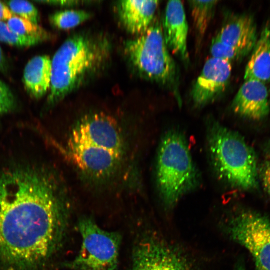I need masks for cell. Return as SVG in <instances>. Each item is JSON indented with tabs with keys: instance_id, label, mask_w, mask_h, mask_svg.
<instances>
[{
	"instance_id": "1",
	"label": "cell",
	"mask_w": 270,
	"mask_h": 270,
	"mask_svg": "<svg viewBox=\"0 0 270 270\" xmlns=\"http://www.w3.org/2000/svg\"><path fill=\"white\" fill-rule=\"evenodd\" d=\"M67 186L44 166L0 172V264L34 270L52 256L64 232Z\"/></svg>"
},
{
	"instance_id": "2",
	"label": "cell",
	"mask_w": 270,
	"mask_h": 270,
	"mask_svg": "<svg viewBox=\"0 0 270 270\" xmlns=\"http://www.w3.org/2000/svg\"><path fill=\"white\" fill-rule=\"evenodd\" d=\"M128 126L102 111L82 114L68 124L56 145L78 175L91 188L110 190L128 186L134 173Z\"/></svg>"
},
{
	"instance_id": "3",
	"label": "cell",
	"mask_w": 270,
	"mask_h": 270,
	"mask_svg": "<svg viewBox=\"0 0 270 270\" xmlns=\"http://www.w3.org/2000/svg\"><path fill=\"white\" fill-rule=\"evenodd\" d=\"M111 48L108 40L101 35L80 33L68 38L52 60L48 104L60 102L101 72Z\"/></svg>"
},
{
	"instance_id": "4",
	"label": "cell",
	"mask_w": 270,
	"mask_h": 270,
	"mask_svg": "<svg viewBox=\"0 0 270 270\" xmlns=\"http://www.w3.org/2000/svg\"><path fill=\"white\" fill-rule=\"evenodd\" d=\"M207 138L210 160L220 178L240 190L256 188V156L244 138L215 120L208 124Z\"/></svg>"
},
{
	"instance_id": "5",
	"label": "cell",
	"mask_w": 270,
	"mask_h": 270,
	"mask_svg": "<svg viewBox=\"0 0 270 270\" xmlns=\"http://www.w3.org/2000/svg\"><path fill=\"white\" fill-rule=\"evenodd\" d=\"M156 178L164 206L170 208L200 184V176L185 136L172 130L162 136L158 148Z\"/></svg>"
},
{
	"instance_id": "6",
	"label": "cell",
	"mask_w": 270,
	"mask_h": 270,
	"mask_svg": "<svg viewBox=\"0 0 270 270\" xmlns=\"http://www.w3.org/2000/svg\"><path fill=\"white\" fill-rule=\"evenodd\" d=\"M124 52L141 76L171 89L176 88L178 70L166 44L160 20L154 18L146 32L126 42Z\"/></svg>"
},
{
	"instance_id": "7",
	"label": "cell",
	"mask_w": 270,
	"mask_h": 270,
	"mask_svg": "<svg viewBox=\"0 0 270 270\" xmlns=\"http://www.w3.org/2000/svg\"><path fill=\"white\" fill-rule=\"evenodd\" d=\"M82 241L78 254L66 266L74 270H117L120 236L105 231L92 219L78 223Z\"/></svg>"
},
{
	"instance_id": "8",
	"label": "cell",
	"mask_w": 270,
	"mask_h": 270,
	"mask_svg": "<svg viewBox=\"0 0 270 270\" xmlns=\"http://www.w3.org/2000/svg\"><path fill=\"white\" fill-rule=\"evenodd\" d=\"M228 228L233 240L251 254L256 270H270V219L244 212L232 219Z\"/></svg>"
},
{
	"instance_id": "9",
	"label": "cell",
	"mask_w": 270,
	"mask_h": 270,
	"mask_svg": "<svg viewBox=\"0 0 270 270\" xmlns=\"http://www.w3.org/2000/svg\"><path fill=\"white\" fill-rule=\"evenodd\" d=\"M132 270H190L181 254L164 242L154 238L141 241L134 253Z\"/></svg>"
},
{
	"instance_id": "10",
	"label": "cell",
	"mask_w": 270,
	"mask_h": 270,
	"mask_svg": "<svg viewBox=\"0 0 270 270\" xmlns=\"http://www.w3.org/2000/svg\"><path fill=\"white\" fill-rule=\"evenodd\" d=\"M232 72L231 62L214 58L208 59L192 88L194 104L203 107L220 98L228 86Z\"/></svg>"
},
{
	"instance_id": "11",
	"label": "cell",
	"mask_w": 270,
	"mask_h": 270,
	"mask_svg": "<svg viewBox=\"0 0 270 270\" xmlns=\"http://www.w3.org/2000/svg\"><path fill=\"white\" fill-rule=\"evenodd\" d=\"M162 27L168 50L184 62H188V26L184 8L181 1L170 0L167 3Z\"/></svg>"
},
{
	"instance_id": "12",
	"label": "cell",
	"mask_w": 270,
	"mask_h": 270,
	"mask_svg": "<svg viewBox=\"0 0 270 270\" xmlns=\"http://www.w3.org/2000/svg\"><path fill=\"white\" fill-rule=\"evenodd\" d=\"M268 96L266 84L256 80H245L232 102V110L244 118L260 120L270 112Z\"/></svg>"
},
{
	"instance_id": "13",
	"label": "cell",
	"mask_w": 270,
	"mask_h": 270,
	"mask_svg": "<svg viewBox=\"0 0 270 270\" xmlns=\"http://www.w3.org/2000/svg\"><path fill=\"white\" fill-rule=\"evenodd\" d=\"M215 38L244 56L252 52L257 42L256 24L253 18L248 14L233 16Z\"/></svg>"
},
{
	"instance_id": "14",
	"label": "cell",
	"mask_w": 270,
	"mask_h": 270,
	"mask_svg": "<svg viewBox=\"0 0 270 270\" xmlns=\"http://www.w3.org/2000/svg\"><path fill=\"white\" fill-rule=\"evenodd\" d=\"M158 0H122L118 4L120 20L125 29L132 34L146 32L154 19Z\"/></svg>"
},
{
	"instance_id": "15",
	"label": "cell",
	"mask_w": 270,
	"mask_h": 270,
	"mask_svg": "<svg viewBox=\"0 0 270 270\" xmlns=\"http://www.w3.org/2000/svg\"><path fill=\"white\" fill-rule=\"evenodd\" d=\"M52 60L47 56L33 58L26 65L24 72V84L28 94L38 99L50 88Z\"/></svg>"
},
{
	"instance_id": "16",
	"label": "cell",
	"mask_w": 270,
	"mask_h": 270,
	"mask_svg": "<svg viewBox=\"0 0 270 270\" xmlns=\"http://www.w3.org/2000/svg\"><path fill=\"white\" fill-rule=\"evenodd\" d=\"M246 66L244 80L270 82V25L262 28Z\"/></svg>"
},
{
	"instance_id": "17",
	"label": "cell",
	"mask_w": 270,
	"mask_h": 270,
	"mask_svg": "<svg viewBox=\"0 0 270 270\" xmlns=\"http://www.w3.org/2000/svg\"><path fill=\"white\" fill-rule=\"evenodd\" d=\"M192 16L200 46L212 21L218 0H190Z\"/></svg>"
},
{
	"instance_id": "18",
	"label": "cell",
	"mask_w": 270,
	"mask_h": 270,
	"mask_svg": "<svg viewBox=\"0 0 270 270\" xmlns=\"http://www.w3.org/2000/svg\"><path fill=\"white\" fill-rule=\"evenodd\" d=\"M11 30L17 35L38 40L42 42L52 38V34L38 24L14 16L7 22Z\"/></svg>"
},
{
	"instance_id": "19",
	"label": "cell",
	"mask_w": 270,
	"mask_h": 270,
	"mask_svg": "<svg viewBox=\"0 0 270 270\" xmlns=\"http://www.w3.org/2000/svg\"><path fill=\"white\" fill-rule=\"evenodd\" d=\"M90 13L82 10H68L56 12L50 17L51 24L62 30L74 28L90 19Z\"/></svg>"
},
{
	"instance_id": "20",
	"label": "cell",
	"mask_w": 270,
	"mask_h": 270,
	"mask_svg": "<svg viewBox=\"0 0 270 270\" xmlns=\"http://www.w3.org/2000/svg\"><path fill=\"white\" fill-rule=\"evenodd\" d=\"M0 42L19 47L30 46L42 42L36 39L17 35L11 30L7 24L2 21H0Z\"/></svg>"
},
{
	"instance_id": "21",
	"label": "cell",
	"mask_w": 270,
	"mask_h": 270,
	"mask_svg": "<svg viewBox=\"0 0 270 270\" xmlns=\"http://www.w3.org/2000/svg\"><path fill=\"white\" fill-rule=\"evenodd\" d=\"M10 10L20 18L38 24L39 16L36 8L30 2L26 0H10L6 2Z\"/></svg>"
},
{
	"instance_id": "22",
	"label": "cell",
	"mask_w": 270,
	"mask_h": 270,
	"mask_svg": "<svg viewBox=\"0 0 270 270\" xmlns=\"http://www.w3.org/2000/svg\"><path fill=\"white\" fill-rule=\"evenodd\" d=\"M210 52L212 58L226 60L231 62L232 60L242 57L236 50L215 38L212 40Z\"/></svg>"
},
{
	"instance_id": "23",
	"label": "cell",
	"mask_w": 270,
	"mask_h": 270,
	"mask_svg": "<svg viewBox=\"0 0 270 270\" xmlns=\"http://www.w3.org/2000/svg\"><path fill=\"white\" fill-rule=\"evenodd\" d=\"M16 106V100L12 91L0 80V115L13 110Z\"/></svg>"
},
{
	"instance_id": "24",
	"label": "cell",
	"mask_w": 270,
	"mask_h": 270,
	"mask_svg": "<svg viewBox=\"0 0 270 270\" xmlns=\"http://www.w3.org/2000/svg\"><path fill=\"white\" fill-rule=\"evenodd\" d=\"M262 180L264 190L270 194V160L266 163L263 168Z\"/></svg>"
},
{
	"instance_id": "25",
	"label": "cell",
	"mask_w": 270,
	"mask_h": 270,
	"mask_svg": "<svg viewBox=\"0 0 270 270\" xmlns=\"http://www.w3.org/2000/svg\"><path fill=\"white\" fill-rule=\"evenodd\" d=\"M14 16L8 7L0 2V21L9 20Z\"/></svg>"
},
{
	"instance_id": "26",
	"label": "cell",
	"mask_w": 270,
	"mask_h": 270,
	"mask_svg": "<svg viewBox=\"0 0 270 270\" xmlns=\"http://www.w3.org/2000/svg\"><path fill=\"white\" fill-rule=\"evenodd\" d=\"M7 70V63L3 52L0 46V71L4 72Z\"/></svg>"
},
{
	"instance_id": "27",
	"label": "cell",
	"mask_w": 270,
	"mask_h": 270,
	"mask_svg": "<svg viewBox=\"0 0 270 270\" xmlns=\"http://www.w3.org/2000/svg\"><path fill=\"white\" fill-rule=\"evenodd\" d=\"M236 270H246L243 267H239Z\"/></svg>"
}]
</instances>
